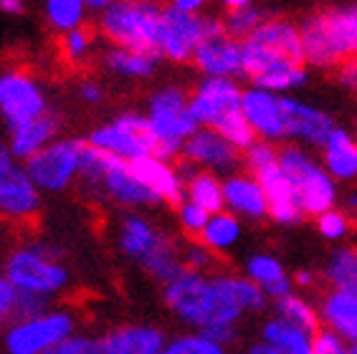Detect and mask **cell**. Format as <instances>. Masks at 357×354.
Instances as JSON below:
<instances>
[{
    "mask_svg": "<svg viewBox=\"0 0 357 354\" xmlns=\"http://www.w3.org/2000/svg\"><path fill=\"white\" fill-rule=\"evenodd\" d=\"M162 301L172 316L192 332L238 327L243 311L236 307L223 273L183 271L162 286Z\"/></svg>",
    "mask_w": 357,
    "mask_h": 354,
    "instance_id": "obj_1",
    "label": "cell"
},
{
    "mask_svg": "<svg viewBox=\"0 0 357 354\" xmlns=\"http://www.w3.org/2000/svg\"><path fill=\"white\" fill-rule=\"evenodd\" d=\"M299 36L307 66L340 68L357 56V3L310 15L299 26Z\"/></svg>",
    "mask_w": 357,
    "mask_h": 354,
    "instance_id": "obj_2",
    "label": "cell"
},
{
    "mask_svg": "<svg viewBox=\"0 0 357 354\" xmlns=\"http://www.w3.org/2000/svg\"><path fill=\"white\" fill-rule=\"evenodd\" d=\"M3 276L18 293H31L51 301L69 288L71 273L59 253L46 243H21L6 256Z\"/></svg>",
    "mask_w": 357,
    "mask_h": 354,
    "instance_id": "obj_3",
    "label": "cell"
},
{
    "mask_svg": "<svg viewBox=\"0 0 357 354\" xmlns=\"http://www.w3.org/2000/svg\"><path fill=\"white\" fill-rule=\"evenodd\" d=\"M79 180L89 192H94L96 198H104L109 203L119 205V208H150L158 205V200L152 198L147 187L137 180V175L132 172L130 162H122L117 157H109L104 152L94 150L86 144L84 152V164Z\"/></svg>",
    "mask_w": 357,
    "mask_h": 354,
    "instance_id": "obj_4",
    "label": "cell"
},
{
    "mask_svg": "<svg viewBox=\"0 0 357 354\" xmlns=\"http://www.w3.org/2000/svg\"><path fill=\"white\" fill-rule=\"evenodd\" d=\"M147 130L152 137V155L160 160H175L183 152L188 137L198 130L190 114L188 94L178 86L158 88L147 107Z\"/></svg>",
    "mask_w": 357,
    "mask_h": 354,
    "instance_id": "obj_5",
    "label": "cell"
},
{
    "mask_svg": "<svg viewBox=\"0 0 357 354\" xmlns=\"http://www.w3.org/2000/svg\"><path fill=\"white\" fill-rule=\"evenodd\" d=\"M99 31L112 46L135 48L144 54L160 56V31H162V8L155 3H132L117 0L99 15Z\"/></svg>",
    "mask_w": 357,
    "mask_h": 354,
    "instance_id": "obj_6",
    "label": "cell"
},
{
    "mask_svg": "<svg viewBox=\"0 0 357 354\" xmlns=\"http://www.w3.org/2000/svg\"><path fill=\"white\" fill-rule=\"evenodd\" d=\"M279 167L294 185V192L304 210V218H319L322 213L340 205V185L324 170L322 162L299 144L279 147Z\"/></svg>",
    "mask_w": 357,
    "mask_h": 354,
    "instance_id": "obj_7",
    "label": "cell"
},
{
    "mask_svg": "<svg viewBox=\"0 0 357 354\" xmlns=\"http://www.w3.org/2000/svg\"><path fill=\"white\" fill-rule=\"evenodd\" d=\"M76 334V316L69 309L48 307L46 311L13 319L3 329L0 344L6 354H46L63 339Z\"/></svg>",
    "mask_w": 357,
    "mask_h": 354,
    "instance_id": "obj_8",
    "label": "cell"
},
{
    "mask_svg": "<svg viewBox=\"0 0 357 354\" xmlns=\"http://www.w3.org/2000/svg\"><path fill=\"white\" fill-rule=\"evenodd\" d=\"M86 142L76 137H59L46 150L26 162V170L41 192H63L79 180Z\"/></svg>",
    "mask_w": 357,
    "mask_h": 354,
    "instance_id": "obj_9",
    "label": "cell"
},
{
    "mask_svg": "<svg viewBox=\"0 0 357 354\" xmlns=\"http://www.w3.org/2000/svg\"><path fill=\"white\" fill-rule=\"evenodd\" d=\"M226 33L223 21L215 15H190L175 8H162V31H160V59L175 63L192 61L198 46L211 36Z\"/></svg>",
    "mask_w": 357,
    "mask_h": 354,
    "instance_id": "obj_10",
    "label": "cell"
},
{
    "mask_svg": "<svg viewBox=\"0 0 357 354\" xmlns=\"http://www.w3.org/2000/svg\"><path fill=\"white\" fill-rule=\"evenodd\" d=\"M41 195L26 170V162L15 160L0 144V218L10 223H28L41 210Z\"/></svg>",
    "mask_w": 357,
    "mask_h": 354,
    "instance_id": "obj_11",
    "label": "cell"
},
{
    "mask_svg": "<svg viewBox=\"0 0 357 354\" xmlns=\"http://www.w3.org/2000/svg\"><path fill=\"white\" fill-rule=\"evenodd\" d=\"M89 147L104 152L109 157H117L122 162H137L142 157L152 155V137L147 130L144 114H119L117 119L96 127L86 139Z\"/></svg>",
    "mask_w": 357,
    "mask_h": 354,
    "instance_id": "obj_12",
    "label": "cell"
},
{
    "mask_svg": "<svg viewBox=\"0 0 357 354\" xmlns=\"http://www.w3.org/2000/svg\"><path fill=\"white\" fill-rule=\"evenodd\" d=\"M46 94L41 84L26 71H3L0 74V116L13 132L21 124L46 114Z\"/></svg>",
    "mask_w": 357,
    "mask_h": 354,
    "instance_id": "obj_13",
    "label": "cell"
},
{
    "mask_svg": "<svg viewBox=\"0 0 357 354\" xmlns=\"http://www.w3.org/2000/svg\"><path fill=\"white\" fill-rule=\"evenodd\" d=\"M243 88L236 79H200V84L188 96L190 114L198 127L213 130L220 119L241 109Z\"/></svg>",
    "mask_w": 357,
    "mask_h": 354,
    "instance_id": "obj_14",
    "label": "cell"
},
{
    "mask_svg": "<svg viewBox=\"0 0 357 354\" xmlns=\"http://www.w3.org/2000/svg\"><path fill=\"white\" fill-rule=\"evenodd\" d=\"M180 160L192 164L195 170L213 172L218 177H228L238 172V164L243 162L241 152L234 144L226 142L218 132L206 130V127H198L188 137V142L183 144V152H180Z\"/></svg>",
    "mask_w": 357,
    "mask_h": 354,
    "instance_id": "obj_15",
    "label": "cell"
},
{
    "mask_svg": "<svg viewBox=\"0 0 357 354\" xmlns=\"http://www.w3.org/2000/svg\"><path fill=\"white\" fill-rule=\"evenodd\" d=\"M284 111V134L291 139V144H299L304 150H322V144L335 132V119L327 111L317 109L312 104L296 99V96H282Z\"/></svg>",
    "mask_w": 357,
    "mask_h": 354,
    "instance_id": "obj_16",
    "label": "cell"
},
{
    "mask_svg": "<svg viewBox=\"0 0 357 354\" xmlns=\"http://www.w3.org/2000/svg\"><path fill=\"white\" fill-rule=\"evenodd\" d=\"M241 111L246 116L248 127L254 130L256 139H264V142H271V144L287 139V134H284L282 96L279 94H271V91L259 86L243 88Z\"/></svg>",
    "mask_w": 357,
    "mask_h": 354,
    "instance_id": "obj_17",
    "label": "cell"
},
{
    "mask_svg": "<svg viewBox=\"0 0 357 354\" xmlns=\"http://www.w3.org/2000/svg\"><path fill=\"white\" fill-rule=\"evenodd\" d=\"M192 63L206 79H238L243 76V51L241 41L228 33L211 36L200 43Z\"/></svg>",
    "mask_w": 357,
    "mask_h": 354,
    "instance_id": "obj_18",
    "label": "cell"
},
{
    "mask_svg": "<svg viewBox=\"0 0 357 354\" xmlns=\"http://www.w3.org/2000/svg\"><path fill=\"white\" fill-rule=\"evenodd\" d=\"M132 172L137 175L139 183L147 187L152 198L165 205L178 208L183 200H185V180L180 175V170L170 160H160L155 155H147L137 162H130Z\"/></svg>",
    "mask_w": 357,
    "mask_h": 354,
    "instance_id": "obj_19",
    "label": "cell"
},
{
    "mask_svg": "<svg viewBox=\"0 0 357 354\" xmlns=\"http://www.w3.org/2000/svg\"><path fill=\"white\" fill-rule=\"evenodd\" d=\"M223 210L248 223H259L268 218L266 195L261 183L251 172H234L223 177Z\"/></svg>",
    "mask_w": 357,
    "mask_h": 354,
    "instance_id": "obj_20",
    "label": "cell"
},
{
    "mask_svg": "<svg viewBox=\"0 0 357 354\" xmlns=\"http://www.w3.org/2000/svg\"><path fill=\"white\" fill-rule=\"evenodd\" d=\"M261 183V190L266 195L268 218L279 225H296L304 220V210L294 192V185L287 177V172L279 167V162L254 175Z\"/></svg>",
    "mask_w": 357,
    "mask_h": 354,
    "instance_id": "obj_21",
    "label": "cell"
},
{
    "mask_svg": "<svg viewBox=\"0 0 357 354\" xmlns=\"http://www.w3.org/2000/svg\"><path fill=\"white\" fill-rule=\"evenodd\" d=\"M165 341V332L152 324H127L99 337L96 354H160Z\"/></svg>",
    "mask_w": 357,
    "mask_h": 354,
    "instance_id": "obj_22",
    "label": "cell"
},
{
    "mask_svg": "<svg viewBox=\"0 0 357 354\" xmlns=\"http://www.w3.org/2000/svg\"><path fill=\"white\" fill-rule=\"evenodd\" d=\"M170 238L162 228L152 223L147 215L142 213H127L122 220H119L117 228V245L119 251L127 256V259L142 263L147 256L158 251L160 245Z\"/></svg>",
    "mask_w": 357,
    "mask_h": 354,
    "instance_id": "obj_23",
    "label": "cell"
},
{
    "mask_svg": "<svg viewBox=\"0 0 357 354\" xmlns=\"http://www.w3.org/2000/svg\"><path fill=\"white\" fill-rule=\"evenodd\" d=\"M319 309V324L327 332L337 334L344 344H357V293L344 291V288H330L322 301L317 304Z\"/></svg>",
    "mask_w": 357,
    "mask_h": 354,
    "instance_id": "obj_24",
    "label": "cell"
},
{
    "mask_svg": "<svg viewBox=\"0 0 357 354\" xmlns=\"http://www.w3.org/2000/svg\"><path fill=\"white\" fill-rule=\"evenodd\" d=\"M322 167L337 185L357 183V134L344 127H335L330 139L322 144Z\"/></svg>",
    "mask_w": 357,
    "mask_h": 354,
    "instance_id": "obj_25",
    "label": "cell"
},
{
    "mask_svg": "<svg viewBox=\"0 0 357 354\" xmlns=\"http://www.w3.org/2000/svg\"><path fill=\"white\" fill-rule=\"evenodd\" d=\"M243 276L251 279L256 286H261V291L268 296V301L284 299L294 291V281L287 273L284 263L271 253H254L243 261Z\"/></svg>",
    "mask_w": 357,
    "mask_h": 354,
    "instance_id": "obj_26",
    "label": "cell"
},
{
    "mask_svg": "<svg viewBox=\"0 0 357 354\" xmlns=\"http://www.w3.org/2000/svg\"><path fill=\"white\" fill-rule=\"evenodd\" d=\"M59 119L54 114H43L38 119H31V122L21 124L18 130L10 132V142H8V150L15 160L28 162L33 155H38L41 150H46L48 144L59 139Z\"/></svg>",
    "mask_w": 357,
    "mask_h": 354,
    "instance_id": "obj_27",
    "label": "cell"
},
{
    "mask_svg": "<svg viewBox=\"0 0 357 354\" xmlns=\"http://www.w3.org/2000/svg\"><path fill=\"white\" fill-rule=\"evenodd\" d=\"M178 170L185 180V200L195 203L211 215L223 210V177L206 170H195L192 164L183 162V160H180Z\"/></svg>",
    "mask_w": 357,
    "mask_h": 354,
    "instance_id": "obj_28",
    "label": "cell"
},
{
    "mask_svg": "<svg viewBox=\"0 0 357 354\" xmlns=\"http://www.w3.org/2000/svg\"><path fill=\"white\" fill-rule=\"evenodd\" d=\"M241 238H243V220L231 215L228 210L213 213V215L208 218L203 233L198 236L200 243L206 245L215 259L234 251L236 245L241 243Z\"/></svg>",
    "mask_w": 357,
    "mask_h": 354,
    "instance_id": "obj_29",
    "label": "cell"
},
{
    "mask_svg": "<svg viewBox=\"0 0 357 354\" xmlns=\"http://www.w3.org/2000/svg\"><path fill=\"white\" fill-rule=\"evenodd\" d=\"M307 79H310L307 63L282 59V61H276L274 66H268L266 71H261L259 76H254V79H251V86L266 88V91L279 94V96H289V91L302 88L304 84H307Z\"/></svg>",
    "mask_w": 357,
    "mask_h": 354,
    "instance_id": "obj_30",
    "label": "cell"
},
{
    "mask_svg": "<svg viewBox=\"0 0 357 354\" xmlns=\"http://www.w3.org/2000/svg\"><path fill=\"white\" fill-rule=\"evenodd\" d=\"M259 339L268 341L282 354H312L314 334L302 327H294V324H289V321L279 319V316H271V319H266L261 324V337Z\"/></svg>",
    "mask_w": 357,
    "mask_h": 354,
    "instance_id": "obj_31",
    "label": "cell"
},
{
    "mask_svg": "<svg viewBox=\"0 0 357 354\" xmlns=\"http://www.w3.org/2000/svg\"><path fill=\"white\" fill-rule=\"evenodd\" d=\"M254 38H259L261 43H266L268 48L279 51L291 61L304 63L302 36H299V26H294V23L282 21V18H266L261 28L254 33Z\"/></svg>",
    "mask_w": 357,
    "mask_h": 354,
    "instance_id": "obj_32",
    "label": "cell"
},
{
    "mask_svg": "<svg viewBox=\"0 0 357 354\" xmlns=\"http://www.w3.org/2000/svg\"><path fill=\"white\" fill-rule=\"evenodd\" d=\"M104 61H107V66H109L114 74L124 76V79H150V76L155 74V68H158L160 56L135 51V48L112 46L109 51L104 54Z\"/></svg>",
    "mask_w": 357,
    "mask_h": 354,
    "instance_id": "obj_33",
    "label": "cell"
},
{
    "mask_svg": "<svg viewBox=\"0 0 357 354\" xmlns=\"http://www.w3.org/2000/svg\"><path fill=\"white\" fill-rule=\"evenodd\" d=\"M274 311H276L274 316L289 321V324H294V327L307 329V332H312V334H317L322 329V324H319V309H317L314 301L307 299L304 293L291 291L289 296H284V299L274 301Z\"/></svg>",
    "mask_w": 357,
    "mask_h": 354,
    "instance_id": "obj_34",
    "label": "cell"
},
{
    "mask_svg": "<svg viewBox=\"0 0 357 354\" xmlns=\"http://www.w3.org/2000/svg\"><path fill=\"white\" fill-rule=\"evenodd\" d=\"M324 281L330 288L357 293V245H340L324 263Z\"/></svg>",
    "mask_w": 357,
    "mask_h": 354,
    "instance_id": "obj_35",
    "label": "cell"
},
{
    "mask_svg": "<svg viewBox=\"0 0 357 354\" xmlns=\"http://www.w3.org/2000/svg\"><path fill=\"white\" fill-rule=\"evenodd\" d=\"M139 266L150 273L152 279H158L160 284L165 286L167 281H172L178 273L185 271V268H183V248L172 238H167L158 251L152 253V256H147Z\"/></svg>",
    "mask_w": 357,
    "mask_h": 354,
    "instance_id": "obj_36",
    "label": "cell"
},
{
    "mask_svg": "<svg viewBox=\"0 0 357 354\" xmlns=\"http://www.w3.org/2000/svg\"><path fill=\"white\" fill-rule=\"evenodd\" d=\"M226 276V284H228V291L234 296L236 307L246 314H261L271 307V301L268 296L261 291V286H256L254 281L246 279L243 273H223Z\"/></svg>",
    "mask_w": 357,
    "mask_h": 354,
    "instance_id": "obj_37",
    "label": "cell"
},
{
    "mask_svg": "<svg viewBox=\"0 0 357 354\" xmlns=\"http://www.w3.org/2000/svg\"><path fill=\"white\" fill-rule=\"evenodd\" d=\"M86 13H89V8H86L84 0H46L48 23L56 31H61V33H69L74 28H82Z\"/></svg>",
    "mask_w": 357,
    "mask_h": 354,
    "instance_id": "obj_38",
    "label": "cell"
},
{
    "mask_svg": "<svg viewBox=\"0 0 357 354\" xmlns=\"http://www.w3.org/2000/svg\"><path fill=\"white\" fill-rule=\"evenodd\" d=\"M160 354H228L226 347L215 344L200 332H185L180 337H172L165 341V347Z\"/></svg>",
    "mask_w": 357,
    "mask_h": 354,
    "instance_id": "obj_39",
    "label": "cell"
},
{
    "mask_svg": "<svg viewBox=\"0 0 357 354\" xmlns=\"http://www.w3.org/2000/svg\"><path fill=\"white\" fill-rule=\"evenodd\" d=\"M213 132H218L226 142H231L236 147V150L243 155V152L251 147V144L256 142V134H254V130L248 127V122H246V116H243V111H234V114H228L226 119H220L218 124L213 127Z\"/></svg>",
    "mask_w": 357,
    "mask_h": 354,
    "instance_id": "obj_40",
    "label": "cell"
},
{
    "mask_svg": "<svg viewBox=\"0 0 357 354\" xmlns=\"http://www.w3.org/2000/svg\"><path fill=\"white\" fill-rule=\"evenodd\" d=\"M266 21L264 18V10L261 8H243V10H236V13H228L223 18V28H226V33L236 41H246L251 36L261 28V23Z\"/></svg>",
    "mask_w": 357,
    "mask_h": 354,
    "instance_id": "obj_41",
    "label": "cell"
},
{
    "mask_svg": "<svg viewBox=\"0 0 357 354\" xmlns=\"http://www.w3.org/2000/svg\"><path fill=\"white\" fill-rule=\"evenodd\" d=\"M314 225H317V233H319L324 240L342 243V240L350 238V233H352V215H347V213L337 205L332 210L322 213L319 218H314Z\"/></svg>",
    "mask_w": 357,
    "mask_h": 354,
    "instance_id": "obj_42",
    "label": "cell"
},
{
    "mask_svg": "<svg viewBox=\"0 0 357 354\" xmlns=\"http://www.w3.org/2000/svg\"><path fill=\"white\" fill-rule=\"evenodd\" d=\"M241 160L246 164V172L259 175L261 170H266V167L279 162V147L271 142H264V139H256V142L241 155Z\"/></svg>",
    "mask_w": 357,
    "mask_h": 354,
    "instance_id": "obj_43",
    "label": "cell"
},
{
    "mask_svg": "<svg viewBox=\"0 0 357 354\" xmlns=\"http://www.w3.org/2000/svg\"><path fill=\"white\" fill-rule=\"evenodd\" d=\"M91 46H94V33L86 26L74 28L61 38V51L71 63H82L91 54Z\"/></svg>",
    "mask_w": 357,
    "mask_h": 354,
    "instance_id": "obj_44",
    "label": "cell"
},
{
    "mask_svg": "<svg viewBox=\"0 0 357 354\" xmlns=\"http://www.w3.org/2000/svg\"><path fill=\"white\" fill-rule=\"evenodd\" d=\"M175 213H178V225L183 228V233H188L190 238L198 240V236L203 233V228H206L208 218H211V213H206L203 208L190 203V200H183V203L175 208Z\"/></svg>",
    "mask_w": 357,
    "mask_h": 354,
    "instance_id": "obj_45",
    "label": "cell"
},
{
    "mask_svg": "<svg viewBox=\"0 0 357 354\" xmlns=\"http://www.w3.org/2000/svg\"><path fill=\"white\" fill-rule=\"evenodd\" d=\"M213 266H215V256L200 240H190L188 245H183V268L185 271L211 273Z\"/></svg>",
    "mask_w": 357,
    "mask_h": 354,
    "instance_id": "obj_46",
    "label": "cell"
},
{
    "mask_svg": "<svg viewBox=\"0 0 357 354\" xmlns=\"http://www.w3.org/2000/svg\"><path fill=\"white\" fill-rule=\"evenodd\" d=\"M15 307H18V291L10 281L0 273V329L8 327L15 319Z\"/></svg>",
    "mask_w": 357,
    "mask_h": 354,
    "instance_id": "obj_47",
    "label": "cell"
},
{
    "mask_svg": "<svg viewBox=\"0 0 357 354\" xmlns=\"http://www.w3.org/2000/svg\"><path fill=\"white\" fill-rule=\"evenodd\" d=\"M46 354H96V339L76 332L69 339H63L61 344H56L54 349H48Z\"/></svg>",
    "mask_w": 357,
    "mask_h": 354,
    "instance_id": "obj_48",
    "label": "cell"
},
{
    "mask_svg": "<svg viewBox=\"0 0 357 354\" xmlns=\"http://www.w3.org/2000/svg\"><path fill=\"white\" fill-rule=\"evenodd\" d=\"M347 347L337 334L327 332V329H319L312 339V354H347Z\"/></svg>",
    "mask_w": 357,
    "mask_h": 354,
    "instance_id": "obj_49",
    "label": "cell"
},
{
    "mask_svg": "<svg viewBox=\"0 0 357 354\" xmlns=\"http://www.w3.org/2000/svg\"><path fill=\"white\" fill-rule=\"evenodd\" d=\"M51 307V301L41 299V296H31V293H18V307H15V319H26V316H36V314L46 311Z\"/></svg>",
    "mask_w": 357,
    "mask_h": 354,
    "instance_id": "obj_50",
    "label": "cell"
},
{
    "mask_svg": "<svg viewBox=\"0 0 357 354\" xmlns=\"http://www.w3.org/2000/svg\"><path fill=\"white\" fill-rule=\"evenodd\" d=\"M200 334H206L208 339H213L215 344H220V347H231L236 339H238V332H236V327H213V329H208V332H200Z\"/></svg>",
    "mask_w": 357,
    "mask_h": 354,
    "instance_id": "obj_51",
    "label": "cell"
},
{
    "mask_svg": "<svg viewBox=\"0 0 357 354\" xmlns=\"http://www.w3.org/2000/svg\"><path fill=\"white\" fill-rule=\"evenodd\" d=\"M340 84H342V86H347L350 91H355V94H357V56H355V59H350L347 63H342V66H340Z\"/></svg>",
    "mask_w": 357,
    "mask_h": 354,
    "instance_id": "obj_52",
    "label": "cell"
},
{
    "mask_svg": "<svg viewBox=\"0 0 357 354\" xmlns=\"http://www.w3.org/2000/svg\"><path fill=\"white\" fill-rule=\"evenodd\" d=\"M79 96H82L86 104H99L104 96V88H102V84H96V82H84L82 86H79Z\"/></svg>",
    "mask_w": 357,
    "mask_h": 354,
    "instance_id": "obj_53",
    "label": "cell"
},
{
    "mask_svg": "<svg viewBox=\"0 0 357 354\" xmlns=\"http://www.w3.org/2000/svg\"><path fill=\"white\" fill-rule=\"evenodd\" d=\"M291 281H294V288L299 286L302 291H312V288L319 284V276H317L314 271H310V268H304V271H296L294 276H291Z\"/></svg>",
    "mask_w": 357,
    "mask_h": 354,
    "instance_id": "obj_54",
    "label": "cell"
},
{
    "mask_svg": "<svg viewBox=\"0 0 357 354\" xmlns=\"http://www.w3.org/2000/svg\"><path fill=\"white\" fill-rule=\"evenodd\" d=\"M208 3H211V0H170V8H175L180 13L200 15V10H203Z\"/></svg>",
    "mask_w": 357,
    "mask_h": 354,
    "instance_id": "obj_55",
    "label": "cell"
},
{
    "mask_svg": "<svg viewBox=\"0 0 357 354\" xmlns=\"http://www.w3.org/2000/svg\"><path fill=\"white\" fill-rule=\"evenodd\" d=\"M243 354H282V352H279L276 347H271L268 341L259 339V341H254V344H248Z\"/></svg>",
    "mask_w": 357,
    "mask_h": 354,
    "instance_id": "obj_56",
    "label": "cell"
},
{
    "mask_svg": "<svg viewBox=\"0 0 357 354\" xmlns=\"http://www.w3.org/2000/svg\"><path fill=\"white\" fill-rule=\"evenodd\" d=\"M342 210L347 213V215H355L357 213V190H350L342 195Z\"/></svg>",
    "mask_w": 357,
    "mask_h": 354,
    "instance_id": "obj_57",
    "label": "cell"
},
{
    "mask_svg": "<svg viewBox=\"0 0 357 354\" xmlns=\"http://www.w3.org/2000/svg\"><path fill=\"white\" fill-rule=\"evenodd\" d=\"M220 6L226 8L228 13H236V10H243V8H251L254 0H220Z\"/></svg>",
    "mask_w": 357,
    "mask_h": 354,
    "instance_id": "obj_58",
    "label": "cell"
},
{
    "mask_svg": "<svg viewBox=\"0 0 357 354\" xmlns=\"http://www.w3.org/2000/svg\"><path fill=\"white\" fill-rule=\"evenodd\" d=\"M0 10L10 15L23 13V0H0Z\"/></svg>",
    "mask_w": 357,
    "mask_h": 354,
    "instance_id": "obj_59",
    "label": "cell"
},
{
    "mask_svg": "<svg viewBox=\"0 0 357 354\" xmlns=\"http://www.w3.org/2000/svg\"><path fill=\"white\" fill-rule=\"evenodd\" d=\"M84 3H86V8H89V10H96V13L102 15L104 10H107V8L114 6L117 0H84Z\"/></svg>",
    "mask_w": 357,
    "mask_h": 354,
    "instance_id": "obj_60",
    "label": "cell"
},
{
    "mask_svg": "<svg viewBox=\"0 0 357 354\" xmlns=\"http://www.w3.org/2000/svg\"><path fill=\"white\" fill-rule=\"evenodd\" d=\"M347 354H357V344H352V347H347Z\"/></svg>",
    "mask_w": 357,
    "mask_h": 354,
    "instance_id": "obj_61",
    "label": "cell"
},
{
    "mask_svg": "<svg viewBox=\"0 0 357 354\" xmlns=\"http://www.w3.org/2000/svg\"><path fill=\"white\" fill-rule=\"evenodd\" d=\"M132 3H150V0H132Z\"/></svg>",
    "mask_w": 357,
    "mask_h": 354,
    "instance_id": "obj_62",
    "label": "cell"
},
{
    "mask_svg": "<svg viewBox=\"0 0 357 354\" xmlns=\"http://www.w3.org/2000/svg\"><path fill=\"white\" fill-rule=\"evenodd\" d=\"M0 337H3V329H0Z\"/></svg>",
    "mask_w": 357,
    "mask_h": 354,
    "instance_id": "obj_63",
    "label": "cell"
}]
</instances>
